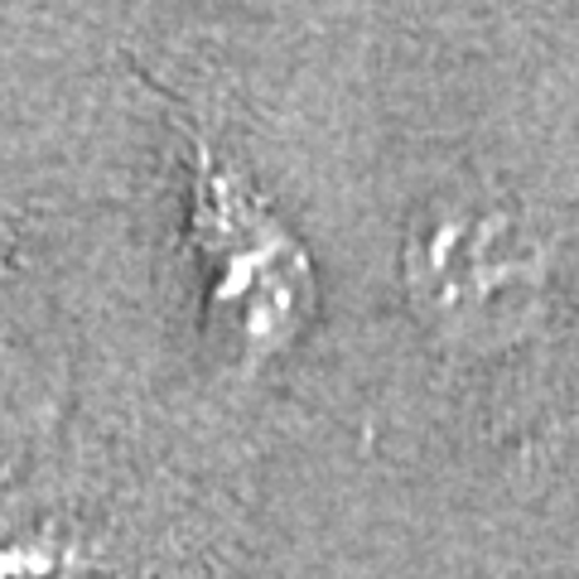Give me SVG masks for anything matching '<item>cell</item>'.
<instances>
[{
    "label": "cell",
    "mask_w": 579,
    "mask_h": 579,
    "mask_svg": "<svg viewBox=\"0 0 579 579\" xmlns=\"http://www.w3.org/2000/svg\"><path fill=\"white\" fill-rule=\"evenodd\" d=\"M546 251L507 203H444L410 227L406 285L425 319L454 338L512 333L531 314Z\"/></svg>",
    "instance_id": "cell-1"
}]
</instances>
